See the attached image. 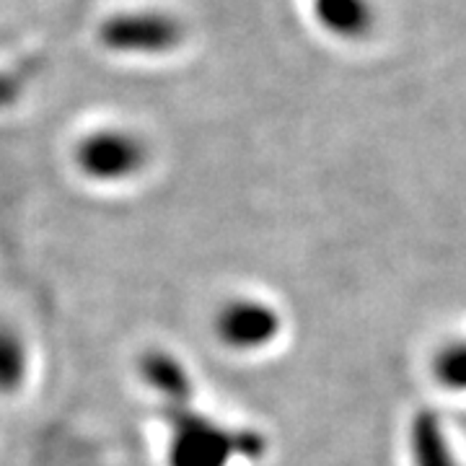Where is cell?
<instances>
[{"label":"cell","instance_id":"1","mask_svg":"<svg viewBox=\"0 0 466 466\" xmlns=\"http://www.w3.org/2000/svg\"><path fill=\"white\" fill-rule=\"evenodd\" d=\"M168 466H228L236 453L262 456V438L254 433H231L189 404L168 407Z\"/></svg>","mask_w":466,"mask_h":466},{"label":"cell","instance_id":"2","mask_svg":"<svg viewBox=\"0 0 466 466\" xmlns=\"http://www.w3.org/2000/svg\"><path fill=\"white\" fill-rule=\"evenodd\" d=\"M76 164L91 182L112 184L133 179L148 164V146L135 133L106 127L88 133L76 148Z\"/></svg>","mask_w":466,"mask_h":466},{"label":"cell","instance_id":"3","mask_svg":"<svg viewBox=\"0 0 466 466\" xmlns=\"http://www.w3.org/2000/svg\"><path fill=\"white\" fill-rule=\"evenodd\" d=\"M101 36L104 45L116 52L164 55L182 45L184 29L177 18L167 14H127L112 18Z\"/></svg>","mask_w":466,"mask_h":466},{"label":"cell","instance_id":"4","mask_svg":"<svg viewBox=\"0 0 466 466\" xmlns=\"http://www.w3.org/2000/svg\"><path fill=\"white\" fill-rule=\"evenodd\" d=\"M216 332L233 350L265 348L280 332V317L262 300L238 299L218 311Z\"/></svg>","mask_w":466,"mask_h":466},{"label":"cell","instance_id":"5","mask_svg":"<svg viewBox=\"0 0 466 466\" xmlns=\"http://www.w3.org/2000/svg\"><path fill=\"white\" fill-rule=\"evenodd\" d=\"M309 11L321 32L342 42H360L379 24L373 0H311Z\"/></svg>","mask_w":466,"mask_h":466},{"label":"cell","instance_id":"6","mask_svg":"<svg viewBox=\"0 0 466 466\" xmlns=\"http://www.w3.org/2000/svg\"><path fill=\"white\" fill-rule=\"evenodd\" d=\"M143 379L150 383V389L167 401V407H184L192 400V381L187 368L168 355L167 350H150L140 363Z\"/></svg>","mask_w":466,"mask_h":466},{"label":"cell","instance_id":"7","mask_svg":"<svg viewBox=\"0 0 466 466\" xmlns=\"http://www.w3.org/2000/svg\"><path fill=\"white\" fill-rule=\"evenodd\" d=\"M410 449H412V466H459L446 428L431 410L417 412L412 420Z\"/></svg>","mask_w":466,"mask_h":466},{"label":"cell","instance_id":"8","mask_svg":"<svg viewBox=\"0 0 466 466\" xmlns=\"http://www.w3.org/2000/svg\"><path fill=\"white\" fill-rule=\"evenodd\" d=\"M29 379V348L14 324L0 319V394H16Z\"/></svg>","mask_w":466,"mask_h":466},{"label":"cell","instance_id":"9","mask_svg":"<svg viewBox=\"0 0 466 466\" xmlns=\"http://www.w3.org/2000/svg\"><path fill=\"white\" fill-rule=\"evenodd\" d=\"M433 373L438 383L451 391H466V339L453 342L435 355Z\"/></svg>","mask_w":466,"mask_h":466},{"label":"cell","instance_id":"10","mask_svg":"<svg viewBox=\"0 0 466 466\" xmlns=\"http://www.w3.org/2000/svg\"><path fill=\"white\" fill-rule=\"evenodd\" d=\"M16 99V84L5 76H0V106H8Z\"/></svg>","mask_w":466,"mask_h":466}]
</instances>
